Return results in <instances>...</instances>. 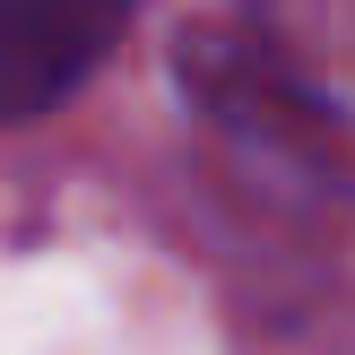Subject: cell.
<instances>
[{
  "instance_id": "6da1fadb",
  "label": "cell",
  "mask_w": 355,
  "mask_h": 355,
  "mask_svg": "<svg viewBox=\"0 0 355 355\" xmlns=\"http://www.w3.org/2000/svg\"><path fill=\"white\" fill-rule=\"evenodd\" d=\"M234 69H252L295 139L355 130V0H260L252 52L234 44Z\"/></svg>"
},
{
  "instance_id": "7a4b0ae2",
  "label": "cell",
  "mask_w": 355,
  "mask_h": 355,
  "mask_svg": "<svg viewBox=\"0 0 355 355\" xmlns=\"http://www.w3.org/2000/svg\"><path fill=\"white\" fill-rule=\"evenodd\" d=\"M130 0H0V130L44 121L113 61Z\"/></svg>"
}]
</instances>
